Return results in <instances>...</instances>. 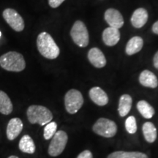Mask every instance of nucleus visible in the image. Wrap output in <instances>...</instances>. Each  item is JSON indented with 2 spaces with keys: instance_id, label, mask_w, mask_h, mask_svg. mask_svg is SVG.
I'll return each instance as SVG.
<instances>
[{
  "instance_id": "f257e3e1",
  "label": "nucleus",
  "mask_w": 158,
  "mask_h": 158,
  "mask_svg": "<svg viewBox=\"0 0 158 158\" xmlns=\"http://www.w3.org/2000/svg\"><path fill=\"white\" fill-rule=\"evenodd\" d=\"M37 46L40 54L45 58L55 59L59 56L60 50L53 37L48 33L43 31L37 38Z\"/></svg>"
},
{
  "instance_id": "f03ea898",
  "label": "nucleus",
  "mask_w": 158,
  "mask_h": 158,
  "mask_svg": "<svg viewBox=\"0 0 158 158\" xmlns=\"http://www.w3.org/2000/svg\"><path fill=\"white\" fill-rule=\"evenodd\" d=\"M0 66L10 72H21L26 68L23 55L16 51H10L0 56Z\"/></svg>"
},
{
  "instance_id": "7ed1b4c3",
  "label": "nucleus",
  "mask_w": 158,
  "mask_h": 158,
  "mask_svg": "<svg viewBox=\"0 0 158 158\" xmlns=\"http://www.w3.org/2000/svg\"><path fill=\"white\" fill-rule=\"evenodd\" d=\"M27 115L31 124H39L40 126L48 124L53 118V114L48 108L37 105L29 106L27 109Z\"/></svg>"
},
{
  "instance_id": "20e7f679",
  "label": "nucleus",
  "mask_w": 158,
  "mask_h": 158,
  "mask_svg": "<svg viewBox=\"0 0 158 158\" xmlns=\"http://www.w3.org/2000/svg\"><path fill=\"white\" fill-rule=\"evenodd\" d=\"M70 36L73 42L81 48L86 47L89 42V32L86 25L81 21L74 23L70 30Z\"/></svg>"
},
{
  "instance_id": "39448f33",
  "label": "nucleus",
  "mask_w": 158,
  "mask_h": 158,
  "mask_svg": "<svg viewBox=\"0 0 158 158\" xmlns=\"http://www.w3.org/2000/svg\"><path fill=\"white\" fill-rule=\"evenodd\" d=\"M84 104L82 94L76 89H70L64 96V106L67 111L70 114H75L80 110Z\"/></svg>"
},
{
  "instance_id": "423d86ee",
  "label": "nucleus",
  "mask_w": 158,
  "mask_h": 158,
  "mask_svg": "<svg viewBox=\"0 0 158 158\" xmlns=\"http://www.w3.org/2000/svg\"><path fill=\"white\" fill-rule=\"evenodd\" d=\"M93 131L99 135L105 138H111L117 132V126L111 120L106 118H99L93 126Z\"/></svg>"
},
{
  "instance_id": "0eeeda50",
  "label": "nucleus",
  "mask_w": 158,
  "mask_h": 158,
  "mask_svg": "<svg viewBox=\"0 0 158 158\" xmlns=\"http://www.w3.org/2000/svg\"><path fill=\"white\" fill-rule=\"evenodd\" d=\"M68 137L67 133L62 130H59L52 137L48 147V154L52 157H56L62 153L68 143Z\"/></svg>"
},
{
  "instance_id": "6e6552de",
  "label": "nucleus",
  "mask_w": 158,
  "mask_h": 158,
  "mask_svg": "<svg viewBox=\"0 0 158 158\" xmlns=\"http://www.w3.org/2000/svg\"><path fill=\"white\" fill-rule=\"evenodd\" d=\"M2 16L10 27L15 31H22L24 29V21L18 12L14 9L7 8L3 11Z\"/></svg>"
},
{
  "instance_id": "1a4fd4ad",
  "label": "nucleus",
  "mask_w": 158,
  "mask_h": 158,
  "mask_svg": "<svg viewBox=\"0 0 158 158\" xmlns=\"http://www.w3.org/2000/svg\"><path fill=\"white\" fill-rule=\"evenodd\" d=\"M105 20L110 27L119 29L124 24L123 17L119 11L117 10L110 8L105 13Z\"/></svg>"
},
{
  "instance_id": "9d476101",
  "label": "nucleus",
  "mask_w": 158,
  "mask_h": 158,
  "mask_svg": "<svg viewBox=\"0 0 158 158\" xmlns=\"http://www.w3.org/2000/svg\"><path fill=\"white\" fill-rule=\"evenodd\" d=\"M23 130V122L21 118H13L10 120L7 127V139L9 141H13L20 135Z\"/></svg>"
},
{
  "instance_id": "9b49d317",
  "label": "nucleus",
  "mask_w": 158,
  "mask_h": 158,
  "mask_svg": "<svg viewBox=\"0 0 158 158\" xmlns=\"http://www.w3.org/2000/svg\"><path fill=\"white\" fill-rule=\"evenodd\" d=\"M88 59L95 68H102L106 64V59L103 53L98 48L90 49L88 52Z\"/></svg>"
},
{
  "instance_id": "f8f14e48",
  "label": "nucleus",
  "mask_w": 158,
  "mask_h": 158,
  "mask_svg": "<svg viewBox=\"0 0 158 158\" xmlns=\"http://www.w3.org/2000/svg\"><path fill=\"white\" fill-rule=\"evenodd\" d=\"M120 40V32L118 29L114 27H108L102 32V40L108 46H114Z\"/></svg>"
},
{
  "instance_id": "ddd939ff",
  "label": "nucleus",
  "mask_w": 158,
  "mask_h": 158,
  "mask_svg": "<svg viewBox=\"0 0 158 158\" xmlns=\"http://www.w3.org/2000/svg\"><path fill=\"white\" fill-rule=\"evenodd\" d=\"M89 97L94 103L100 106H104L108 102V97L107 94L100 87L94 86L89 91Z\"/></svg>"
},
{
  "instance_id": "4468645a",
  "label": "nucleus",
  "mask_w": 158,
  "mask_h": 158,
  "mask_svg": "<svg viewBox=\"0 0 158 158\" xmlns=\"http://www.w3.org/2000/svg\"><path fill=\"white\" fill-rule=\"evenodd\" d=\"M148 13L144 8H138L133 12L131 17V23L135 28L143 27L148 21Z\"/></svg>"
},
{
  "instance_id": "2eb2a0df",
  "label": "nucleus",
  "mask_w": 158,
  "mask_h": 158,
  "mask_svg": "<svg viewBox=\"0 0 158 158\" xmlns=\"http://www.w3.org/2000/svg\"><path fill=\"white\" fill-rule=\"evenodd\" d=\"M139 82L145 87L156 88L158 86V80L155 74L151 71L145 70L140 74Z\"/></svg>"
},
{
  "instance_id": "dca6fc26",
  "label": "nucleus",
  "mask_w": 158,
  "mask_h": 158,
  "mask_svg": "<svg viewBox=\"0 0 158 158\" xmlns=\"http://www.w3.org/2000/svg\"><path fill=\"white\" fill-rule=\"evenodd\" d=\"M143 40L141 37L135 36L128 41L126 45L125 52L127 55H133L139 52L143 48Z\"/></svg>"
},
{
  "instance_id": "f3484780",
  "label": "nucleus",
  "mask_w": 158,
  "mask_h": 158,
  "mask_svg": "<svg viewBox=\"0 0 158 158\" xmlns=\"http://www.w3.org/2000/svg\"><path fill=\"white\" fill-rule=\"evenodd\" d=\"M132 102L133 100L129 94H123L119 99V103H118V111L120 116H127L132 108Z\"/></svg>"
},
{
  "instance_id": "a211bd4d",
  "label": "nucleus",
  "mask_w": 158,
  "mask_h": 158,
  "mask_svg": "<svg viewBox=\"0 0 158 158\" xmlns=\"http://www.w3.org/2000/svg\"><path fill=\"white\" fill-rule=\"evenodd\" d=\"M19 147L22 152L27 154H33L36 149L34 141L29 135H24L21 138Z\"/></svg>"
},
{
  "instance_id": "6ab92c4d",
  "label": "nucleus",
  "mask_w": 158,
  "mask_h": 158,
  "mask_svg": "<svg viewBox=\"0 0 158 158\" xmlns=\"http://www.w3.org/2000/svg\"><path fill=\"white\" fill-rule=\"evenodd\" d=\"M13 103L8 95L0 90V113L4 115H9L13 111Z\"/></svg>"
},
{
  "instance_id": "aec40b11",
  "label": "nucleus",
  "mask_w": 158,
  "mask_h": 158,
  "mask_svg": "<svg viewBox=\"0 0 158 158\" xmlns=\"http://www.w3.org/2000/svg\"><path fill=\"white\" fill-rule=\"evenodd\" d=\"M143 133L146 141L149 143H153L157 138V129L152 122H146L142 127Z\"/></svg>"
},
{
  "instance_id": "412c9836",
  "label": "nucleus",
  "mask_w": 158,
  "mask_h": 158,
  "mask_svg": "<svg viewBox=\"0 0 158 158\" xmlns=\"http://www.w3.org/2000/svg\"><path fill=\"white\" fill-rule=\"evenodd\" d=\"M108 158H148L146 154L139 152L118 151L110 154Z\"/></svg>"
},
{
  "instance_id": "4be33fe9",
  "label": "nucleus",
  "mask_w": 158,
  "mask_h": 158,
  "mask_svg": "<svg viewBox=\"0 0 158 158\" xmlns=\"http://www.w3.org/2000/svg\"><path fill=\"white\" fill-rule=\"evenodd\" d=\"M137 108L139 113L146 118H151L155 111L152 106L145 100H141L138 102Z\"/></svg>"
},
{
  "instance_id": "5701e85b",
  "label": "nucleus",
  "mask_w": 158,
  "mask_h": 158,
  "mask_svg": "<svg viewBox=\"0 0 158 158\" xmlns=\"http://www.w3.org/2000/svg\"><path fill=\"white\" fill-rule=\"evenodd\" d=\"M57 124L56 122H51L48 124H45V127L44 128V138L45 140H49L52 138L54 134L56 133Z\"/></svg>"
},
{
  "instance_id": "b1692460",
  "label": "nucleus",
  "mask_w": 158,
  "mask_h": 158,
  "mask_svg": "<svg viewBox=\"0 0 158 158\" xmlns=\"http://www.w3.org/2000/svg\"><path fill=\"white\" fill-rule=\"evenodd\" d=\"M125 127L128 133L134 134L137 131V124H136L135 118L133 116H130L126 119Z\"/></svg>"
},
{
  "instance_id": "393cba45",
  "label": "nucleus",
  "mask_w": 158,
  "mask_h": 158,
  "mask_svg": "<svg viewBox=\"0 0 158 158\" xmlns=\"http://www.w3.org/2000/svg\"><path fill=\"white\" fill-rule=\"evenodd\" d=\"M65 0H48V4L52 8H56L64 2Z\"/></svg>"
},
{
  "instance_id": "a878e982",
  "label": "nucleus",
  "mask_w": 158,
  "mask_h": 158,
  "mask_svg": "<svg viewBox=\"0 0 158 158\" xmlns=\"http://www.w3.org/2000/svg\"><path fill=\"white\" fill-rule=\"evenodd\" d=\"M77 158H93V156H92V154L89 150H85V151L81 152Z\"/></svg>"
},
{
  "instance_id": "bb28decb",
  "label": "nucleus",
  "mask_w": 158,
  "mask_h": 158,
  "mask_svg": "<svg viewBox=\"0 0 158 158\" xmlns=\"http://www.w3.org/2000/svg\"><path fill=\"white\" fill-rule=\"evenodd\" d=\"M153 63H154V66H155V68L158 70V51L155 54V56H154Z\"/></svg>"
},
{
  "instance_id": "cd10ccee",
  "label": "nucleus",
  "mask_w": 158,
  "mask_h": 158,
  "mask_svg": "<svg viewBox=\"0 0 158 158\" xmlns=\"http://www.w3.org/2000/svg\"><path fill=\"white\" fill-rule=\"evenodd\" d=\"M152 31L155 34L158 35V21L154 23L152 26Z\"/></svg>"
},
{
  "instance_id": "c85d7f7f",
  "label": "nucleus",
  "mask_w": 158,
  "mask_h": 158,
  "mask_svg": "<svg viewBox=\"0 0 158 158\" xmlns=\"http://www.w3.org/2000/svg\"><path fill=\"white\" fill-rule=\"evenodd\" d=\"M8 158H19L17 157V156H14V155H12V156H10Z\"/></svg>"
},
{
  "instance_id": "c756f323",
  "label": "nucleus",
  "mask_w": 158,
  "mask_h": 158,
  "mask_svg": "<svg viewBox=\"0 0 158 158\" xmlns=\"http://www.w3.org/2000/svg\"><path fill=\"white\" fill-rule=\"evenodd\" d=\"M1 35H2V32H1V31H0V37H1Z\"/></svg>"
}]
</instances>
